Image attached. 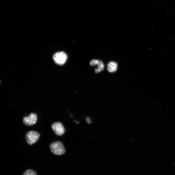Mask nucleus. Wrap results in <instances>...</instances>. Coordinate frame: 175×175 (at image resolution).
<instances>
[{
    "instance_id": "423d86ee",
    "label": "nucleus",
    "mask_w": 175,
    "mask_h": 175,
    "mask_svg": "<svg viewBox=\"0 0 175 175\" xmlns=\"http://www.w3.org/2000/svg\"><path fill=\"white\" fill-rule=\"evenodd\" d=\"M118 67L117 64L115 62H109L107 66V70L110 73L115 72Z\"/></svg>"
},
{
    "instance_id": "9d476101",
    "label": "nucleus",
    "mask_w": 175,
    "mask_h": 175,
    "mask_svg": "<svg viewBox=\"0 0 175 175\" xmlns=\"http://www.w3.org/2000/svg\"><path fill=\"white\" fill-rule=\"evenodd\" d=\"M1 83V81H0V83Z\"/></svg>"
},
{
    "instance_id": "f03ea898",
    "label": "nucleus",
    "mask_w": 175,
    "mask_h": 175,
    "mask_svg": "<svg viewBox=\"0 0 175 175\" xmlns=\"http://www.w3.org/2000/svg\"><path fill=\"white\" fill-rule=\"evenodd\" d=\"M40 136V134L37 132L31 131L28 132L26 138L27 144L32 145L39 140Z\"/></svg>"
},
{
    "instance_id": "1a4fd4ad",
    "label": "nucleus",
    "mask_w": 175,
    "mask_h": 175,
    "mask_svg": "<svg viewBox=\"0 0 175 175\" xmlns=\"http://www.w3.org/2000/svg\"><path fill=\"white\" fill-rule=\"evenodd\" d=\"M99 60L93 59L90 62V65L92 66H94L98 65Z\"/></svg>"
},
{
    "instance_id": "0eeeda50",
    "label": "nucleus",
    "mask_w": 175,
    "mask_h": 175,
    "mask_svg": "<svg viewBox=\"0 0 175 175\" xmlns=\"http://www.w3.org/2000/svg\"><path fill=\"white\" fill-rule=\"evenodd\" d=\"M98 65V68L95 70V72L96 73H97L101 72V71H103L104 69L105 65L102 61L99 60Z\"/></svg>"
},
{
    "instance_id": "f257e3e1",
    "label": "nucleus",
    "mask_w": 175,
    "mask_h": 175,
    "mask_svg": "<svg viewBox=\"0 0 175 175\" xmlns=\"http://www.w3.org/2000/svg\"><path fill=\"white\" fill-rule=\"evenodd\" d=\"M50 148L53 154L58 156L64 154L66 151L62 143L60 141L52 143L50 145Z\"/></svg>"
},
{
    "instance_id": "6e6552de",
    "label": "nucleus",
    "mask_w": 175,
    "mask_h": 175,
    "mask_svg": "<svg viewBox=\"0 0 175 175\" xmlns=\"http://www.w3.org/2000/svg\"><path fill=\"white\" fill-rule=\"evenodd\" d=\"M22 175H38L37 173L31 169H28L23 173Z\"/></svg>"
},
{
    "instance_id": "20e7f679",
    "label": "nucleus",
    "mask_w": 175,
    "mask_h": 175,
    "mask_svg": "<svg viewBox=\"0 0 175 175\" xmlns=\"http://www.w3.org/2000/svg\"><path fill=\"white\" fill-rule=\"evenodd\" d=\"M37 121V117L36 114L31 113L29 116L24 117L23 119V123L28 126L34 125L36 124Z\"/></svg>"
},
{
    "instance_id": "39448f33",
    "label": "nucleus",
    "mask_w": 175,
    "mask_h": 175,
    "mask_svg": "<svg viewBox=\"0 0 175 175\" xmlns=\"http://www.w3.org/2000/svg\"><path fill=\"white\" fill-rule=\"evenodd\" d=\"M52 129L59 136H62L65 133V129L62 124L59 122L53 123L51 126Z\"/></svg>"
},
{
    "instance_id": "7ed1b4c3",
    "label": "nucleus",
    "mask_w": 175,
    "mask_h": 175,
    "mask_svg": "<svg viewBox=\"0 0 175 175\" xmlns=\"http://www.w3.org/2000/svg\"><path fill=\"white\" fill-rule=\"evenodd\" d=\"M53 58L56 64L62 65L66 62L67 56L65 53L59 52L56 53L53 55Z\"/></svg>"
}]
</instances>
